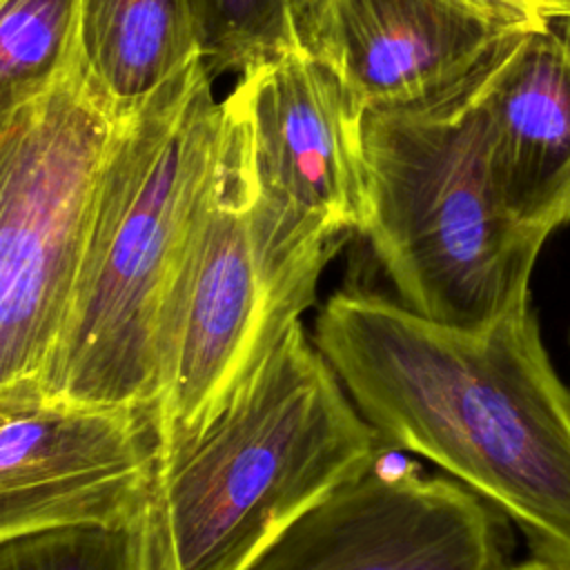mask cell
Wrapping results in <instances>:
<instances>
[{"instance_id": "1", "label": "cell", "mask_w": 570, "mask_h": 570, "mask_svg": "<svg viewBox=\"0 0 570 570\" xmlns=\"http://www.w3.org/2000/svg\"><path fill=\"white\" fill-rule=\"evenodd\" d=\"M312 336L387 450L432 461L537 559L570 563V390L530 301L454 327L354 287L323 303Z\"/></svg>"}, {"instance_id": "2", "label": "cell", "mask_w": 570, "mask_h": 570, "mask_svg": "<svg viewBox=\"0 0 570 570\" xmlns=\"http://www.w3.org/2000/svg\"><path fill=\"white\" fill-rule=\"evenodd\" d=\"M212 82L196 56L118 120L47 399L151 412L163 305L223 145Z\"/></svg>"}, {"instance_id": "3", "label": "cell", "mask_w": 570, "mask_h": 570, "mask_svg": "<svg viewBox=\"0 0 570 570\" xmlns=\"http://www.w3.org/2000/svg\"><path fill=\"white\" fill-rule=\"evenodd\" d=\"M508 47L441 94L363 118L367 209L358 238L399 303L454 327L528 303L548 240L510 214L490 169L483 100Z\"/></svg>"}, {"instance_id": "4", "label": "cell", "mask_w": 570, "mask_h": 570, "mask_svg": "<svg viewBox=\"0 0 570 570\" xmlns=\"http://www.w3.org/2000/svg\"><path fill=\"white\" fill-rule=\"evenodd\" d=\"M385 452L294 321L223 412L160 461L176 570H249L296 519Z\"/></svg>"}, {"instance_id": "5", "label": "cell", "mask_w": 570, "mask_h": 570, "mask_svg": "<svg viewBox=\"0 0 570 570\" xmlns=\"http://www.w3.org/2000/svg\"><path fill=\"white\" fill-rule=\"evenodd\" d=\"M125 111L87 76L78 24L51 80L0 111V403L45 399Z\"/></svg>"}, {"instance_id": "6", "label": "cell", "mask_w": 570, "mask_h": 570, "mask_svg": "<svg viewBox=\"0 0 570 570\" xmlns=\"http://www.w3.org/2000/svg\"><path fill=\"white\" fill-rule=\"evenodd\" d=\"M232 96L247 127L256 265L272 298L303 316L325 265L365 225V111L312 53L238 76Z\"/></svg>"}, {"instance_id": "7", "label": "cell", "mask_w": 570, "mask_h": 570, "mask_svg": "<svg viewBox=\"0 0 570 570\" xmlns=\"http://www.w3.org/2000/svg\"><path fill=\"white\" fill-rule=\"evenodd\" d=\"M214 180L174 269L158 325L151 416L163 459L196 439L301 316L265 287L249 232L247 127L232 94Z\"/></svg>"}, {"instance_id": "8", "label": "cell", "mask_w": 570, "mask_h": 570, "mask_svg": "<svg viewBox=\"0 0 570 570\" xmlns=\"http://www.w3.org/2000/svg\"><path fill=\"white\" fill-rule=\"evenodd\" d=\"M160 461L147 407L0 403V541L125 532L156 499Z\"/></svg>"}, {"instance_id": "9", "label": "cell", "mask_w": 570, "mask_h": 570, "mask_svg": "<svg viewBox=\"0 0 570 570\" xmlns=\"http://www.w3.org/2000/svg\"><path fill=\"white\" fill-rule=\"evenodd\" d=\"M505 514L452 476L383 456L296 519L249 570H510Z\"/></svg>"}, {"instance_id": "10", "label": "cell", "mask_w": 570, "mask_h": 570, "mask_svg": "<svg viewBox=\"0 0 570 570\" xmlns=\"http://www.w3.org/2000/svg\"><path fill=\"white\" fill-rule=\"evenodd\" d=\"M541 20L492 0H323L316 56L367 114L463 82Z\"/></svg>"}, {"instance_id": "11", "label": "cell", "mask_w": 570, "mask_h": 570, "mask_svg": "<svg viewBox=\"0 0 570 570\" xmlns=\"http://www.w3.org/2000/svg\"><path fill=\"white\" fill-rule=\"evenodd\" d=\"M483 107L505 207L550 236L570 223V18H548L508 47Z\"/></svg>"}, {"instance_id": "12", "label": "cell", "mask_w": 570, "mask_h": 570, "mask_svg": "<svg viewBox=\"0 0 570 570\" xmlns=\"http://www.w3.org/2000/svg\"><path fill=\"white\" fill-rule=\"evenodd\" d=\"M78 45L87 76L120 109L198 56L187 0H78Z\"/></svg>"}, {"instance_id": "13", "label": "cell", "mask_w": 570, "mask_h": 570, "mask_svg": "<svg viewBox=\"0 0 570 570\" xmlns=\"http://www.w3.org/2000/svg\"><path fill=\"white\" fill-rule=\"evenodd\" d=\"M212 78L243 76L292 53L316 56L323 0H187Z\"/></svg>"}, {"instance_id": "14", "label": "cell", "mask_w": 570, "mask_h": 570, "mask_svg": "<svg viewBox=\"0 0 570 570\" xmlns=\"http://www.w3.org/2000/svg\"><path fill=\"white\" fill-rule=\"evenodd\" d=\"M78 24V0H0V111L51 80Z\"/></svg>"}, {"instance_id": "15", "label": "cell", "mask_w": 570, "mask_h": 570, "mask_svg": "<svg viewBox=\"0 0 570 570\" xmlns=\"http://www.w3.org/2000/svg\"><path fill=\"white\" fill-rule=\"evenodd\" d=\"M120 570H176L158 494L142 517L127 530Z\"/></svg>"}, {"instance_id": "16", "label": "cell", "mask_w": 570, "mask_h": 570, "mask_svg": "<svg viewBox=\"0 0 570 570\" xmlns=\"http://www.w3.org/2000/svg\"><path fill=\"white\" fill-rule=\"evenodd\" d=\"M532 18H570V0H492Z\"/></svg>"}, {"instance_id": "17", "label": "cell", "mask_w": 570, "mask_h": 570, "mask_svg": "<svg viewBox=\"0 0 570 570\" xmlns=\"http://www.w3.org/2000/svg\"><path fill=\"white\" fill-rule=\"evenodd\" d=\"M510 570H570V563H554V561H546V559H530L525 563L512 566Z\"/></svg>"}]
</instances>
